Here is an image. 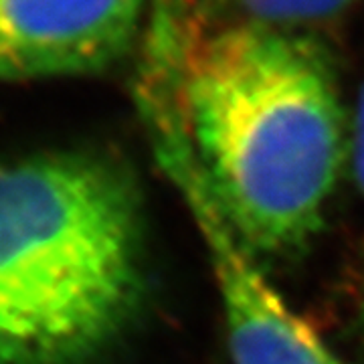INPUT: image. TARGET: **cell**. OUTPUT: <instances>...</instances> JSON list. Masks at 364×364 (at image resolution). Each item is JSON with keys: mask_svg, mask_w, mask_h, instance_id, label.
<instances>
[{"mask_svg": "<svg viewBox=\"0 0 364 364\" xmlns=\"http://www.w3.org/2000/svg\"><path fill=\"white\" fill-rule=\"evenodd\" d=\"M142 57L136 91L168 105L243 245L255 257L306 247L348 156L338 79L316 35L156 0Z\"/></svg>", "mask_w": 364, "mask_h": 364, "instance_id": "cell-1", "label": "cell"}, {"mask_svg": "<svg viewBox=\"0 0 364 364\" xmlns=\"http://www.w3.org/2000/svg\"><path fill=\"white\" fill-rule=\"evenodd\" d=\"M146 289L140 191L114 156L0 162V364H85Z\"/></svg>", "mask_w": 364, "mask_h": 364, "instance_id": "cell-2", "label": "cell"}, {"mask_svg": "<svg viewBox=\"0 0 364 364\" xmlns=\"http://www.w3.org/2000/svg\"><path fill=\"white\" fill-rule=\"evenodd\" d=\"M138 107L160 168L178 188L205 241L221 296L233 364H350L332 350L259 272L225 219L168 105L138 93Z\"/></svg>", "mask_w": 364, "mask_h": 364, "instance_id": "cell-3", "label": "cell"}, {"mask_svg": "<svg viewBox=\"0 0 364 364\" xmlns=\"http://www.w3.org/2000/svg\"><path fill=\"white\" fill-rule=\"evenodd\" d=\"M156 0H0V81L100 73L144 35Z\"/></svg>", "mask_w": 364, "mask_h": 364, "instance_id": "cell-4", "label": "cell"}, {"mask_svg": "<svg viewBox=\"0 0 364 364\" xmlns=\"http://www.w3.org/2000/svg\"><path fill=\"white\" fill-rule=\"evenodd\" d=\"M360 0H205L203 9L217 18L308 33L338 21Z\"/></svg>", "mask_w": 364, "mask_h": 364, "instance_id": "cell-5", "label": "cell"}, {"mask_svg": "<svg viewBox=\"0 0 364 364\" xmlns=\"http://www.w3.org/2000/svg\"><path fill=\"white\" fill-rule=\"evenodd\" d=\"M348 156L352 162L354 181L364 198V81L360 83L358 97L354 104V116H352L350 136H348Z\"/></svg>", "mask_w": 364, "mask_h": 364, "instance_id": "cell-6", "label": "cell"}]
</instances>
